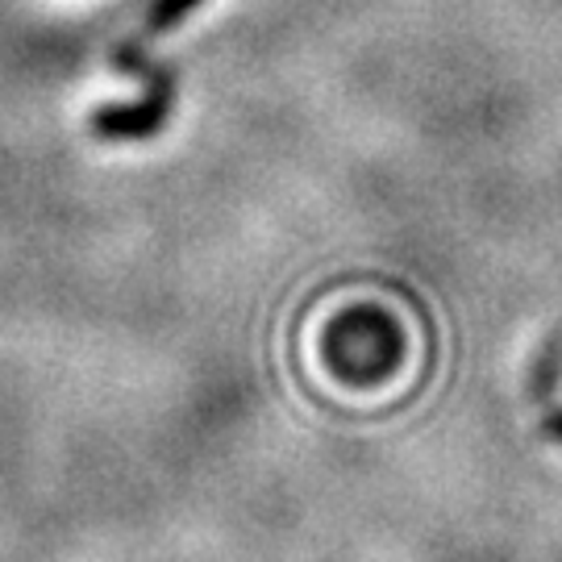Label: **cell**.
<instances>
[{"instance_id": "1", "label": "cell", "mask_w": 562, "mask_h": 562, "mask_svg": "<svg viewBox=\"0 0 562 562\" xmlns=\"http://www.w3.org/2000/svg\"><path fill=\"white\" fill-rule=\"evenodd\" d=\"M167 121V92L162 83H155L150 101L146 104H121V109H101L92 117V130L104 134V138H150Z\"/></svg>"}, {"instance_id": "2", "label": "cell", "mask_w": 562, "mask_h": 562, "mask_svg": "<svg viewBox=\"0 0 562 562\" xmlns=\"http://www.w3.org/2000/svg\"><path fill=\"white\" fill-rule=\"evenodd\" d=\"M559 371H562V346H550V350H542L538 367H533V396H538L542 404L550 401V396H554Z\"/></svg>"}, {"instance_id": "3", "label": "cell", "mask_w": 562, "mask_h": 562, "mask_svg": "<svg viewBox=\"0 0 562 562\" xmlns=\"http://www.w3.org/2000/svg\"><path fill=\"white\" fill-rule=\"evenodd\" d=\"M201 0H155V9H150V30L162 34V30H171V25H180L192 9H196Z\"/></svg>"}, {"instance_id": "4", "label": "cell", "mask_w": 562, "mask_h": 562, "mask_svg": "<svg viewBox=\"0 0 562 562\" xmlns=\"http://www.w3.org/2000/svg\"><path fill=\"white\" fill-rule=\"evenodd\" d=\"M542 434H546V438H554V442H562V404H559V408H546Z\"/></svg>"}]
</instances>
